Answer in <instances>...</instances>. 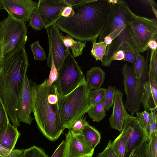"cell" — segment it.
<instances>
[{"instance_id":"cell-1","label":"cell","mask_w":157,"mask_h":157,"mask_svg":"<svg viewBox=\"0 0 157 157\" xmlns=\"http://www.w3.org/2000/svg\"><path fill=\"white\" fill-rule=\"evenodd\" d=\"M110 5L107 0H80L71 6L74 15L60 17L56 24L77 40L96 41L105 28Z\"/></svg>"},{"instance_id":"cell-2","label":"cell","mask_w":157,"mask_h":157,"mask_svg":"<svg viewBox=\"0 0 157 157\" xmlns=\"http://www.w3.org/2000/svg\"><path fill=\"white\" fill-rule=\"evenodd\" d=\"M25 47L0 64V98L13 125L20 126L17 114V101L29 66Z\"/></svg>"},{"instance_id":"cell-3","label":"cell","mask_w":157,"mask_h":157,"mask_svg":"<svg viewBox=\"0 0 157 157\" xmlns=\"http://www.w3.org/2000/svg\"><path fill=\"white\" fill-rule=\"evenodd\" d=\"M47 79L35 85L33 90L32 110L37 127L43 135L51 141L56 140L65 129L62 123L59 102L51 104L48 100L49 87Z\"/></svg>"},{"instance_id":"cell-4","label":"cell","mask_w":157,"mask_h":157,"mask_svg":"<svg viewBox=\"0 0 157 157\" xmlns=\"http://www.w3.org/2000/svg\"><path fill=\"white\" fill-rule=\"evenodd\" d=\"M92 90L85 78L78 86L67 95H59V107L60 118L64 129H69L89 109L90 94Z\"/></svg>"},{"instance_id":"cell-5","label":"cell","mask_w":157,"mask_h":157,"mask_svg":"<svg viewBox=\"0 0 157 157\" xmlns=\"http://www.w3.org/2000/svg\"><path fill=\"white\" fill-rule=\"evenodd\" d=\"M26 23L9 16L0 22V44L2 56L0 64L25 47L27 40Z\"/></svg>"},{"instance_id":"cell-6","label":"cell","mask_w":157,"mask_h":157,"mask_svg":"<svg viewBox=\"0 0 157 157\" xmlns=\"http://www.w3.org/2000/svg\"><path fill=\"white\" fill-rule=\"evenodd\" d=\"M146 60L144 71L141 76L137 78L132 67L127 63L122 67V73L124 77V90L127 98L124 104L126 109L130 112V115L134 116L135 113L141 109L144 90V86L148 81V59L149 49Z\"/></svg>"},{"instance_id":"cell-7","label":"cell","mask_w":157,"mask_h":157,"mask_svg":"<svg viewBox=\"0 0 157 157\" xmlns=\"http://www.w3.org/2000/svg\"><path fill=\"white\" fill-rule=\"evenodd\" d=\"M85 77L83 72L69 51L58 70V76L53 83L59 95L64 96L75 89Z\"/></svg>"},{"instance_id":"cell-8","label":"cell","mask_w":157,"mask_h":157,"mask_svg":"<svg viewBox=\"0 0 157 157\" xmlns=\"http://www.w3.org/2000/svg\"><path fill=\"white\" fill-rule=\"evenodd\" d=\"M130 33L135 49L143 52L148 48V43L157 39V20L136 15L129 25Z\"/></svg>"},{"instance_id":"cell-9","label":"cell","mask_w":157,"mask_h":157,"mask_svg":"<svg viewBox=\"0 0 157 157\" xmlns=\"http://www.w3.org/2000/svg\"><path fill=\"white\" fill-rule=\"evenodd\" d=\"M136 15L124 0L111 4L105 28L99 36V42L117 28L130 24Z\"/></svg>"},{"instance_id":"cell-10","label":"cell","mask_w":157,"mask_h":157,"mask_svg":"<svg viewBox=\"0 0 157 157\" xmlns=\"http://www.w3.org/2000/svg\"><path fill=\"white\" fill-rule=\"evenodd\" d=\"M120 134L126 143L125 157H128L132 152L140 146L147 138L145 132L136 117L127 114Z\"/></svg>"},{"instance_id":"cell-11","label":"cell","mask_w":157,"mask_h":157,"mask_svg":"<svg viewBox=\"0 0 157 157\" xmlns=\"http://www.w3.org/2000/svg\"><path fill=\"white\" fill-rule=\"evenodd\" d=\"M46 29L48 37L49 52L47 58L48 66L50 68L52 63L51 57L57 70L60 68L66 57L69 48L64 44L60 37L61 32L55 24L49 26Z\"/></svg>"},{"instance_id":"cell-12","label":"cell","mask_w":157,"mask_h":157,"mask_svg":"<svg viewBox=\"0 0 157 157\" xmlns=\"http://www.w3.org/2000/svg\"><path fill=\"white\" fill-rule=\"evenodd\" d=\"M35 84L26 74L17 101V114L18 119L20 122L29 124H31L33 119L31 114L33 112V90Z\"/></svg>"},{"instance_id":"cell-13","label":"cell","mask_w":157,"mask_h":157,"mask_svg":"<svg viewBox=\"0 0 157 157\" xmlns=\"http://www.w3.org/2000/svg\"><path fill=\"white\" fill-rule=\"evenodd\" d=\"M38 2L31 0H2L3 9L8 16L25 23L29 21L31 14L35 10Z\"/></svg>"},{"instance_id":"cell-14","label":"cell","mask_w":157,"mask_h":157,"mask_svg":"<svg viewBox=\"0 0 157 157\" xmlns=\"http://www.w3.org/2000/svg\"><path fill=\"white\" fill-rule=\"evenodd\" d=\"M38 3L36 11L41 19L44 28L55 24L61 17L63 8L69 6L65 0H39Z\"/></svg>"},{"instance_id":"cell-15","label":"cell","mask_w":157,"mask_h":157,"mask_svg":"<svg viewBox=\"0 0 157 157\" xmlns=\"http://www.w3.org/2000/svg\"><path fill=\"white\" fill-rule=\"evenodd\" d=\"M66 136L67 145L65 157L93 155L94 150L90 148L81 133L76 134L69 129Z\"/></svg>"},{"instance_id":"cell-16","label":"cell","mask_w":157,"mask_h":157,"mask_svg":"<svg viewBox=\"0 0 157 157\" xmlns=\"http://www.w3.org/2000/svg\"><path fill=\"white\" fill-rule=\"evenodd\" d=\"M122 92L116 90L113 103L112 113L109 118L111 127L115 130L121 132L124 123L128 113L126 110L122 99Z\"/></svg>"},{"instance_id":"cell-17","label":"cell","mask_w":157,"mask_h":157,"mask_svg":"<svg viewBox=\"0 0 157 157\" xmlns=\"http://www.w3.org/2000/svg\"><path fill=\"white\" fill-rule=\"evenodd\" d=\"M129 25H126L121 32L113 40L111 43L108 45L103 58V62L101 63L103 66H110L113 61L112 58L114 54L118 51L120 45L123 41H127L134 47L130 35Z\"/></svg>"},{"instance_id":"cell-18","label":"cell","mask_w":157,"mask_h":157,"mask_svg":"<svg viewBox=\"0 0 157 157\" xmlns=\"http://www.w3.org/2000/svg\"><path fill=\"white\" fill-rule=\"evenodd\" d=\"M104 71L99 67H92L86 73V81L91 90L101 88L105 78Z\"/></svg>"},{"instance_id":"cell-19","label":"cell","mask_w":157,"mask_h":157,"mask_svg":"<svg viewBox=\"0 0 157 157\" xmlns=\"http://www.w3.org/2000/svg\"><path fill=\"white\" fill-rule=\"evenodd\" d=\"M20 136L17 128L10 123L5 134L0 140V144L8 149L13 150Z\"/></svg>"},{"instance_id":"cell-20","label":"cell","mask_w":157,"mask_h":157,"mask_svg":"<svg viewBox=\"0 0 157 157\" xmlns=\"http://www.w3.org/2000/svg\"><path fill=\"white\" fill-rule=\"evenodd\" d=\"M81 134L90 148L94 150L101 140L99 132L89 124L85 126Z\"/></svg>"},{"instance_id":"cell-21","label":"cell","mask_w":157,"mask_h":157,"mask_svg":"<svg viewBox=\"0 0 157 157\" xmlns=\"http://www.w3.org/2000/svg\"><path fill=\"white\" fill-rule=\"evenodd\" d=\"M60 37L64 45L68 48H71L72 55L74 58L82 54L83 50L86 46V42H83L78 40H75L68 34L64 36L61 33Z\"/></svg>"},{"instance_id":"cell-22","label":"cell","mask_w":157,"mask_h":157,"mask_svg":"<svg viewBox=\"0 0 157 157\" xmlns=\"http://www.w3.org/2000/svg\"><path fill=\"white\" fill-rule=\"evenodd\" d=\"M103 101L91 107L87 113L93 121L98 122L102 120L106 116Z\"/></svg>"},{"instance_id":"cell-23","label":"cell","mask_w":157,"mask_h":157,"mask_svg":"<svg viewBox=\"0 0 157 157\" xmlns=\"http://www.w3.org/2000/svg\"><path fill=\"white\" fill-rule=\"evenodd\" d=\"M118 50H121L124 53V58L123 60L131 62L134 66L138 53L134 47L129 42L124 41L120 45Z\"/></svg>"},{"instance_id":"cell-24","label":"cell","mask_w":157,"mask_h":157,"mask_svg":"<svg viewBox=\"0 0 157 157\" xmlns=\"http://www.w3.org/2000/svg\"><path fill=\"white\" fill-rule=\"evenodd\" d=\"M141 104L144 109L147 111L151 110L157 111V108L154 105L151 93L150 84L148 81L144 86V93Z\"/></svg>"},{"instance_id":"cell-25","label":"cell","mask_w":157,"mask_h":157,"mask_svg":"<svg viewBox=\"0 0 157 157\" xmlns=\"http://www.w3.org/2000/svg\"><path fill=\"white\" fill-rule=\"evenodd\" d=\"M96 41L92 42L93 46L91 50V55L96 60H101L103 62V58L105 55L108 45L103 40L98 43Z\"/></svg>"},{"instance_id":"cell-26","label":"cell","mask_w":157,"mask_h":157,"mask_svg":"<svg viewBox=\"0 0 157 157\" xmlns=\"http://www.w3.org/2000/svg\"><path fill=\"white\" fill-rule=\"evenodd\" d=\"M10 123L6 109L0 98V140L5 134Z\"/></svg>"},{"instance_id":"cell-27","label":"cell","mask_w":157,"mask_h":157,"mask_svg":"<svg viewBox=\"0 0 157 157\" xmlns=\"http://www.w3.org/2000/svg\"><path fill=\"white\" fill-rule=\"evenodd\" d=\"M150 138H147L138 147L133 150L128 157H150Z\"/></svg>"},{"instance_id":"cell-28","label":"cell","mask_w":157,"mask_h":157,"mask_svg":"<svg viewBox=\"0 0 157 157\" xmlns=\"http://www.w3.org/2000/svg\"><path fill=\"white\" fill-rule=\"evenodd\" d=\"M112 143L118 157H125L126 143L121 135L120 133Z\"/></svg>"},{"instance_id":"cell-29","label":"cell","mask_w":157,"mask_h":157,"mask_svg":"<svg viewBox=\"0 0 157 157\" xmlns=\"http://www.w3.org/2000/svg\"><path fill=\"white\" fill-rule=\"evenodd\" d=\"M149 113L145 109L143 112H136V117L138 118L139 122L144 130L147 138H150V121Z\"/></svg>"},{"instance_id":"cell-30","label":"cell","mask_w":157,"mask_h":157,"mask_svg":"<svg viewBox=\"0 0 157 157\" xmlns=\"http://www.w3.org/2000/svg\"><path fill=\"white\" fill-rule=\"evenodd\" d=\"M105 90L106 89L103 88L91 90L89 102V109L96 104L103 101Z\"/></svg>"},{"instance_id":"cell-31","label":"cell","mask_w":157,"mask_h":157,"mask_svg":"<svg viewBox=\"0 0 157 157\" xmlns=\"http://www.w3.org/2000/svg\"><path fill=\"white\" fill-rule=\"evenodd\" d=\"M148 79L151 90L152 100L154 107L157 108V79L152 69L148 68Z\"/></svg>"},{"instance_id":"cell-32","label":"cell","mask_w":157,"mask_h":157,"mask_svg":"<svg viewBox=\"0 0 157 157\" xmlns=\"http://www.w3.org/2000/svg\"><path fill=\"white\" fill-rule=\"evenodd\" d=\"M29 22L28 27H31L35 31L40 30L44 27L41 19L36 10L31 14Z\"/></svg>"},{"instance_id":"cell-33","label":"cell","mask_w":157,"mask_h":157,"mask_svg":"<svg viewBox=\"0 0 157 157\" xmlns=\"http://www.w3.org/2000/svg\"><path fill=\"white\" fill-rule=\"evenodd\" d=\"M116 90V87L113 86H109L106 89L103 101L106 110L109 111L113 106Z\"/></svg>"},{"instance_id":"cell-34","label":"cell","mask_w":157,"mask_h":157,"mask_svg":"<svg viewBox=\"0 0 157 157\" xmlns=\"http://www.w3.org/2000/svg\"><path fill=\"white\" fill-rule=\"evenodd\" d=\"M30 46L35 60L42 61L47 59L44 51L40 45L39 40L32 44Z\"/></svg>"},{"instance_id":"cell-35","label":"cell","mask_w":157,"mask_h":157,"mask_svg":"<svg viewBox=\"0 0 157 157\" xmlns=\"http://www.w3.org/2000/svg\"><path fill=\"white\" fill-rule=\"evenodd\" d=\"M23 157H49L42 148L35 146L25 149Z\"/></svg>"},{"instance_id":"cell-36","label":"cell","mask_w":157,"mask_h":157,"mask_svg":"<svg viewBox=\"0 0 157 157\" xmlns=\"http://www.w3.org/2000/svg\"><path fill=\"white\" fill-rule=\"evenodd\" d=\"M146 63L144 56L140 53L136 55V60L134 67V71L137 78L140 77L144 71Z\"/></svg>"},{"instance_id":"cell-37","label":"cell","mask_w":157,"mask_h":157,"mask_svg":"<svg viewBox=\"0 0 157 157\" xmlns=\"http://www.w3.org/2000/svg\"><path fill=\"white\" fill-rule=\"evenodd\" d=\"M25 149L11 150L0 144V157H23Z\"/></svg>"},{"instance_id":"cell-38","label":"cell","mask_w":157,"mask_h":157,"mask_svg":"<svg viewBox=\"0 0 157 157\" xmlns=\"http://www.w3.org/2000/svg\"><path fill=\"white\" fill-rule=\"evenodd\" d=\"M89 124L86 119V117H82L76 121L71 127L68 129L71 130L76 134L81 133L84 128L86 125Z\"/></svg>"},{"instance_id":"cell-39","label":"cell","mask_w":157,"mask_h":157,"mask_svg":"<svg viewBox=\"0 0 157 157\" xmlns=\"http://www.w3.org/2000/svg\"><path fill=\"white\" fill-rule=\"evenodd\" d=\"M112 142L111 140H110L106 147L101 152L98 154L97 157H118Z\"/></svg>"},{"instance_id":"cell-40","label":"cell","mask_w":157,"mask_h":157,"mask_svg":"<svg viewBox=\"0 0 157 157\" xmlns=\"http://www.w3.org/2000/svg\"><path fill=\"white\" fill-rule=\"evenodd\" d=\"M52 63L51 70L48 78L47 79V86L49 87L56 80L58 76V71L55 65L53 59L51 57Z\"/></svg>"},{"instance_id":"cell-41","label":"cell","mask_w":157,"mask_h":157,"mask_svg":"<svg viewBox=\"0 0 157 157\" xmlns=\"http://www.w3.org/2000/svg\"><path fill=\"white\" fill-rule=\"evenodd\" d=\"M150 140V157H157V131L151 135Z\"/></svg>"},{"instance_id":"cell-42","label":"cell","mask_w":157,"mask_h":157,"mask_svg":"<svg viewBox=\"0 0 157 157\" xmlns=\"http://www.w3.org/2000/svg\"><path fill=\"white\" fill-rule=\"evenodd\" d=\"M149 113L150 137L155 132L157 129V111H151Z\"/></svg>"},{"instance_id":"cell-43","label":"cell","mask_w":157,"mask_h":157,"mask_svg":"<svg viewBox=\"0 0 157 157\" xmlns=\"http://www.w3.org/2000/svg\"><path fill=\"white\" fill-rule=\"evenodd\" d=\"M149 68L152 69L157 79V49L151 50Z\"/></svg>"},{"instance_id":"cell-44","label":"cell","mask_w":157,"mask_h":157,"mask_svg":"<svg viewBox=\"0 0 157 157\" xmlns=\"http://www.w3.org/2000/svg\"><path fill=\"white\" fill-rule=\"evenodd\" d=\"M126 25H127L117 28L109 35L106 36L103 40L108 45L110 44L113 40L121 32Z\"/></svg>"},{"instance_id":"cell-45","label":"cell","mask_w":157,"mask_h":157,"mask_svg":"<svg viewBox=\"0 0 157 157\" xmlns=\"http://www.w3.org/2000/svg\"><path fill=\"white\" fill-rule=\"evenodd\" d=\"M66 145V140H63L56 148L51 157H65Z\"/></svg>"},{"instance_id":"cell-46","label":"cell","mask_w":157,"mask_h":157,"mask_svg":"<svg viewBox=\"0 0 157 157\" xmlns=\"http://www.w3.org/2000/svg\"><path fill=\"white\" fill-rule=\"evenodd\" d=\"M74 10L71 6H67L63 9L61 13V17H68L73 16L74 14Z\"/></svg>"},{"instance_id":"cell-47","label":"cell","mask_w":157,"mask_h":157,"mask_svg":"<svg viewBox=\"0 0 157 157\" xmlns=\"http://www.w3.org/2000/svg\"><path fill=\"white\" fill-rule=\"evenodd\" d=\"M124 58V55L123 52L121 50H118L113 55L112 60H123Z\"/></svg>"},{"instance_id":"cell-48","label":"cell","mask_w":157,"mask_h":157,"mask_svg":"<svg viewBox=\"0 0 157 157\" xmlns=\"http://www.w3.org/2000/svg\"><path fill=\"white\" fill-rule=\"evenodd\" d=\"M148 48L151 50L157 49V40L153 39L150 40L148 43Z\"/></svg>"},{"instance_id":"cell-49","label":"cell","mask_w":157,"mask_h":157,"mask_svg":"<svg viewBox=\"0 0 157 157\" xmlns=\"http://www.w3.org/2000/svg\"><path fill=\"white\" fill-rule=\"evenodd\" d=\"M142 3L147 5L152 6L155 7L157 8V4L156 2L154 0H140Z\"/></svg>"},{"instance_id":"cell-50","label":"cell","mask_w":157,"mask_h":157,"mask_svg":"<svg viewBox=\"0 0 157 157\" xmlns=\"http://www.w3.org/2000/svg\"><path fill=\"white\" fill-rule=\"evenodd\" d=\"M151 10L155 14L156 19L157 18V8L152 6H151Z\"/></svg>"},{"instance_id":"cell-51","label":"cell","mask_w":157,"mask_h":157,"mask_svg":"<svg viewBox=\"0 0 157 157\" xmlns=\"http://www.w3.org/2000/svg\"><path fill=\"white\" fill-rule=\"evenodd\" d=\"M107 1L110 4H114L117 2L118 0H107Z\"/></svg>"},{"instance_id":"cell-52","label":"cell","mask_w":157,"mask_h":157,"mask_svg":"<svg viewBox=\"0 0 157 157\" xmlns=\"http://www.w3.org/2000/svg\"><path fill=\"white\" fill-rule=\"evenodd\" d=\"M2 56V49L1 45L0 44V61Z\"/></svg>"},{"instance_id":"cell-53","label":"cell","mask_w":157,"mask_h":157,"mask_svg":"<svg viewBox=\"0 0 157 157\" xmlns=\"http://www.w3.org/2000/svg\"><path fill=\"white\" fill-rule=\"evenodd\" d=\"M2 9V0H0V10Z\"/></svg>"},{"instance_id":"cell-54","label":"cell","mask_w":157,"mask_h":157,"mask_svg":"<svg viewBox=\"0 0 157 157\" xmlns=\"http://www.w3.org/2000/svg\"><path fill=\"white\" fill-rule=\"evenodd\" d=\"M92 156L90 155H86L83 156H82L80 157H92Z\"/></svg>"}]
</instances>
